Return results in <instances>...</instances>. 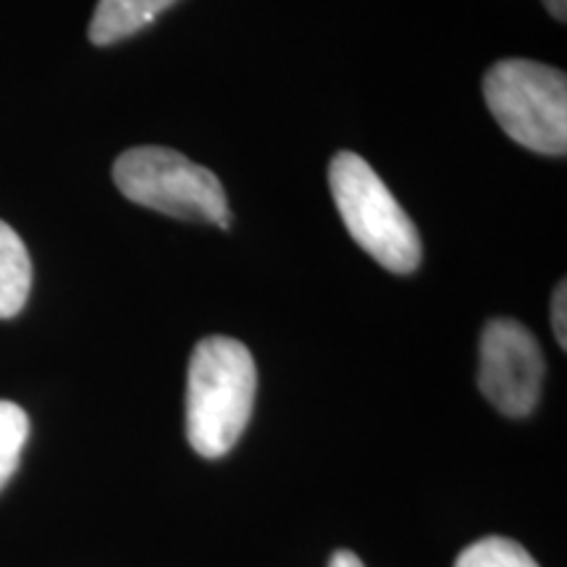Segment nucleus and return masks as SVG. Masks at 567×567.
Masks as SVG:
<instances>
[{"label": "nucleus", "mask_w": 567, "mask_h": 567, "mask_svg": "<svg viewBox=\"0 0 567 567\" xmlns=\"http://www.w3.org/2000/svg\"><path fill=\"white\" fill-rule=\"evenodd\" d=\"M329 187L352 239L392 274H413L423 247L415 224L389 187L358 153H337L329 166Z\"/></svg>", "instance_id": "nucleus-2"}, {"label": "nucleus", "mask_w": 567, "mask_h": 567, "mask_svg": "<svg viewBox=\"0 0 567 567\" xmlns=\"http://www.w3.org/2000/svg\"><path fill=\"white\" fill-rule=\"evenodd\" d=\"M484 97L492 116L517 145L542 155L567 153L563 71L526 59H505L486 71Z\"/></svg>", "instance_id": "nucleus-3"}, {"label": "nucleus", "mask_w": 567, "mask_h": 567, "mask_svg": "<svg viewBox=\"0 0 567 567\" xmlns=\"http://www.w3.org/2000/svg\"><path fill=\"white\" fill-rule=\"evenodd\" d=\"M32 289V260L27 245L0 221V318H13L21 313Z\"/></svg>", "instance_id": "nucleus-7"}, {"label": "nucleus", "mask_w": 567, "mask_h": 567, "mask_svg": "<svg viewBox=\"0 0 567 567\" xmlns=\"http://www.w3.org/2000/svg\"><path fill=\"white\" fill-rule=\"evenodd\" d=\"M542 3L547 6V11L557 21H565L567 19V0H542Z\"/></svg>", "instance_id": "nucleus-12"}, {"label": "nucleus", "mask_w": 567, "mask_h": 567, "mask_svg": "<svg viewBox=\"0 0 567 567\" xmlns=\"http://www.w3.org/2000/svg\"><path fill=\"white\" fill-rule=\"evenodd\" d=\"M544 354L536 337L523 323L496 318L481 334L478 386L507 417L534 413L542 396Z\"/></svg>", "instance_id": "nucleus-5"}, {"label": "nucleus", "mask_w": 567, "mask_h": 567, "mask_svg": "<svg viewBox=\"0 0 567 567\" xmlns=\"http://www.w3.org/2000/svg\"><path fill=\"white\" fill-rule=\"evenodd\" d=\"M27 439H30V417L13 402L0 400V488L17 473Z\"/></svg>", "instance_id": "nucleus-8"}, {"label": "nucleus", "mask_w": 567, "mask_h": 567, "mask_svg": "<svg viewBox=\"0 0 567 567\" xmlns=\"http://www.w3.org/2000/svg\"><path fill=\"white\" fill-rule=\"evenodd\" d=\"M113 182L142 208L229 229V203L221 179L168 147L126 151L113 163Z\"/></svg>", "instance_id": "nucleus-4"}, {"label": "nucleus", "mask_w": 567, "mask_h": 567, "mask_svg": "<svg viewBox=\"0 0 567 567\" xmlns=\"http://www.w3.org/2000/svg\"><path fill=\"white\" fill-rule=\"evenodd\" d=\"M258 371L250 350L229 337L195 347L187 373V439L200 457H224L250 423Z\"/></svg>", "instance_id": "nucleus-1"}, {"label": "nucleus", "mask_w": 567, "mask_h": 567, "mask_svg": "<svg viewBox=\"0 0 567 567\" xmlns=\"http://www.w3.org/2000/svg\"><path fill=\"white\" fill-rule=\"evenodd\" d=\"M329 567H365V565L360 563V557L352 555V551L339 549V551H334V555H331Z\"/></svg>", "instance_id": "nucleus-11"}, {"label": "nucleus", "mask_w": 567, "mask_h": 567, "mask_svg": "<svg viewBox=\"0 0 567 567\" xmlns=\"http://www.w3.org/2000/svg\"><path fill=\"white\" fill-rule=\"evenodd\" d=\"M179 0H97L90 21L92 45H113L151 27Z\"/></svg>", "instance_id": "nucleus-6"}, {"label": "nucleus", "mask_w": 567, "mask_h": 567, "mask_svg": "<svg viewBox=\"0 0 567 567\" xmlns=\"http://www.w3.org/2000/svg\"><path fill=\"white\" fill-rule=\"evenodd\" d=\"M455 567H538V563L513 538L488 536L471 544L457 557Z\"/></svg>", "instance_id": "nucleus-9"}, {"label": "nucleus", "mask_w": 567, "mask_h": 567, "mask_svg": "<svg viewBox=\"0 0 567 567\" xmlns=\"http://www.w3.org/2000/svg\"><path fill=\"white\" fill-rule=\"evenodd\" d=\"M551 329H555L559 347H567V289H565V281H559L555 295H551Z\"/></svg>", "instance_id": "nucleus-10"}]
</instances>
